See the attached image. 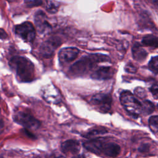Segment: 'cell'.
Here are the masks:
<instances>
[{
    "instance_id": "6da1fadb",
    "label": "cell",
    "mask_w": 158,
    "mask_h": 158,
    "mask_svg": "<svg viewBox=\"0 0 158 158\" xmlns=\"http://www.w3.org/2000/svg\"><path fill=\"white\" fill-rule=\"evenodd\" d=\"M83 146L89 152L96 154H102L109 157H115L120 152V147L118 144L99 138L86 141Z\"/></svg>"
},
{
    "instance_id": "7a4b0ae2",
    "label": "cell",
    "mask_w": 158,
    "mask_h": 158,
    "mask_svg": "<svg viewBox=\"0 0 158 158\" xmlns=\"http://www.w3.org/2000/svg\"><path fill=\"white\" fill-rule=\"evenodd\" d=\"M109 57L103 54H94L88 56H84L70 68V73L75 76H81L89 72L96 63L107 62Z\"/></svg>"
},
{
    "instance_id": "3957f363",
    "label": "cell",
    "mask_w": 158,
    "mask_h": 158,
    "mask_svg": "<svg viewBox=\"0 0 158 158\" xmlns=\"http://www.w3.org/2000/svg\"><path fill=\"white\" fill-rule=\"evenodd\" d=\"M10 67L21 81L29 82L34 78V65L26 57L15 56L10 61Z\"/></svg>"
},
{
    "instance_id": "277c9868",
    "label": "cell",
    "mask_w": 158,
    "mask_h": 158,
    "mask_svg": "<svg viewBox=\"0 0 158 158\" xmlns=\"http://www.w3.org/2000/svg\"><path fill=\"white\" fill-rule=\"evenodd\" d=\"M120 100L124 109L134 116H138L142 112L141 103L134 96L133 94L128 91L120 94Z\"/></svg>"
},
{
    "instance_id": "5b68a950",
    "label": "cell",
    "mask_w": 158,
    "mask_h": 158,
    "mask_svg": "<svg viewBox=\"0 0 158 158\" xmlns=\"http://www.w3.org/2000/svg\"><path fill=\"white\" fill-rule=\"evenodd\" d=\"M14 120L26 128L36 130L40 126V122L38 120L25 112L20 111L16 113L14 117Z\"/></svg>"
},
{
    "instance_id": "8992f818",
    "label": "cell",
    "mask_w": 158,
    "mask_h": 158,
    "mask_svg": "<svg viewBox=\"0 0 158 158\" xmlns=\"http://www.w3.org/2000/svg\"><path fill=\"white\" fill-rule=\"evenodd\" d=\"M15 33L26 42H32L36 36L35 27L30 22H25L16 25Z\"/></svg>"
},
{
    "instance_id": "52a82bcc",
    "label": "cell",
    "mask_w": 158,
    "mask_h": 158,
    "mask_svg": "<svg viewBox=\"0 0 158 158\" xmlns=\"http://www.w3.org/2000/svg\"><path fill=\"white\" fill-rule=\"evenodd\" d=\"M91 103L98 106L101 112H108L111 109L112 98L107 94H96L91 98Z\"/></svg>"
},
{
    "instance_id": "ba28073f",
    "label": "cell",
    "mask_w": 158,
    "mask_h": 158,
    "mask_svg": "<svg viewBox=\"0 0 158 158\" xmlns=\"http://www.w3.org/2000/svg\"><path fill=\"white\" fill-rule=\"evenodd\" d=\"M61 43L60 40L58 38H51L44 43H43L40 48V54L45 57H50L52 56Z\"/></svg>"
},
{
    "instance_id": "9c48e42d",
    "label": "cell",
    "mask_w": 158,
    "mask_h": 158,
    "mask_svg": "<svg viewBox=\"0 0 158 158\" xmlns=\"http://www.w3.org/2000/svg\"><path fill=\"white\" fill-rule=\"evenodd\" d=\"M35 23L38 31L41 34L48 33L51 30V26L47 20V17L44 12L38 10L35 15Z\"/></svg>"
},
{
    "instance_id": "30bf717a",
    "label": "cell",
    "mask_w": 158,
    "mask_h": 158,
    "mask_svg": "<svg viewBox=\"0 0 158 158\" xmlns=\"http://www.w3.org/2000/svg\"><path fill=\"white\" fill-rule=\"evenodd\" d=\"M80 51L75 47L62 48L59 52V60L62 63H69L74 60L78 56Z\"/></svg>"
},
{
    "instance_id": "8fae6325",
    "label": "cell",
    "mask_w": 158,
    "mask_h": 158,
    "mask_svg": "<svg viewBox=\"0 0 158 158\" xmlns=\"http://www.w3.org/2000/svg\"><path fill=\"white\" fill-rule=\"evenodd\" d=\"M81 148L80 143L75 139H69L63 142L61 144V150L64 154H76L78 153Z\"/></svg>"
},
{
    "instance_id": "7c38bea8",
    "label": "cell",
    "mask_w": 158,
    "mask_h": 158,
    "mask_svg": "<svg viewBox=\"0 0 158 158\" xmlns=\"http://www.w3.org/2000/svg\"><path fill=\"white\" fill-rule=\"evenodd\" d=\"M114 70L110 67H101L95 70L91 75V77L96 80H106L112 77Z\"/></svg>"
},
{
    "instance_id": "4fadbf2b",
    "label": "cell",
    "mask_w": 158,
    "mask_h": 158,
    "mask_svg": "<svg viewBox=\"0 0 158 158\" xmlns=\"http://www.w3.org/2000/svg\"><path fill=\"white\" fill-rule=\"evenodd\" d=\"M132 56L135 60L138 62H143L146 59L148 53L139 44L136 43L132 48Z\"/></svg>"
},
{
    "instance_id": "5bb4252c",
    "label": "cell",
    "mask_w": 158,
    "mask_h": 158,
    "mask_svg": "<svg viewBox=\"0 0 158 158\" xmlns=\"http://www.w3.org/2000/svg\"><path fill=\"white\" fill-rule=\"evenodd\" d=\"M141 43L146 46L158 48V37L153 35H148L142 39Z\"/></svg>"
},
{
    "instance_id": "9a60e30c",
    "label": "cell",
    "mask_w": 158,
    "mask_h": 158,
    "mask_svg": "<svg viewBox=\"0 0 158 158\" xmlns=\"http://www.w3.org/2000/svg\"><path fill=\"white\" fill-rule=\"evenodd\" d=\"M142 105V112H144L146 114H151L154 110V105L153 103L148 100L144 101L143 103H141Z\"/></svg>"
},
{
    "instance_id": "2e32d148",
    "label": "cell",
    "mask_w": 158,
    "mask_h": 158,
    "mask_svg": "<svg viewBox=\"0 0 158 158\" xmlns=\"http://www.w3.org/2000/svg\"><path fill=\"white\" fill-rule=\"evenodd\" d=\"M58 7L57 3L52 1H46L45 3L46 10L51 14L56 13L58 10Z\"/></svg>"
},
{
    "instance_id": "e0dca14e",
    "label": "cell",
    "mask_w": 158,
    "mask_h": 158,
    "mask_svg": "<svg viewBox=\"0 0 158 158\" xmlns=\"http://www.w3.org/2000/svg\"><path fill=\"white\" fill-rule=\"evenodd\" d=\"M149 69L155 74H158V56L153 57L148 64Z\"/></svg>"
},
{
    "instance_id": "ac0fdd59",
    "label": "cell",
    "mask_w": 158,
    "mask_h": 158,
    "mask_svg": "<svg viewBox=\"0 0 158 158\" xmlns=\"http://www.w3.org/2000/svg\"><path fill=\"white\" fill-rule=\"evenodd\" d=\"M107 131L105 128H96V129H93L88 131L86 133V136L88 137H92L94 136H96L98 135L101 134H104L107 133Z\"/></svg>"
},
{
    "instance_id": "d6986e66",
    "label": "cell",
    "mask_w": 158,
    "mask_h": 158,
    "mask_svg": "<svg viewBox=\"0 0 158 158\" xmlns=\"http://www.w3.org/2000/svg\"><path fill=\"white\" fill-rule=\"evenodd\" d=\"M149 124L151 128L155 131H158V115L151 116L149 118Z\"/></svg>"
},
{
    "instance_id": "ffe728a7",
    "label": "cell",
    "mask_w": 158,
    "mask_h": 158,
    "mask_svg": "<svg viewBox=\"0 0 158 158\" xmlns=\"http://www.w3.org/2000/svg\"><path fill=\"white\" fill-rule=\"evenodd\" d=\"M24 2L28 7L39 6L43 4L42 0H24Z\"/></svg>"
},
{
    "instance_id": "44dd1931",
    "label": "cell",
    "mask_w": 158,
    "mask_h": 158,
    "mask_svg": "<svg viewBox=\"0 0 158 158\" xmlns=\"http://www.w3.org/2000/svg\"><path fill=\"white\" fill-rule=\"evenodd\" d=\"M135 94L139 98H144L146 96V92L145 89L141 87H137L135 89Z\"/></svg>"
},
{
    "instance_id": "7402d4cb",
    "label": "cell",
    "mask_w": 158,
    "mask_h": 158,
    "mask_svg": "<svg viewBox=\"0 0 158 158\" xmlns=\"http://www.w3.org/2000/svg\"><path fill=\"white\" fill-rule=\"evenodd\" d=\"M125 70L129 73H135L137 71L136 67L132 64H128L125 66Z\"/></svg>"
},
{
    "instance_id": "603a6c76",
    "label": "cell",
    "mask_w": 158,
    "mask_h": 158,
    "mask_svg": "<svg viewBox=\"0 0 158 158\" xmlns=\"http://www.w3.org/2000/svg\"><path fill=\"white\" fill-rule=\"evenodd\" d=\"M149 146L148 144H143L141 145L139 148V151L141 152H147L149 150Z\"/></svg>"
},
{
    "instance_id": "cb8c5ba5",
    "label": "cell",
    "mask_w": 158,
    "mask_h": 158,
    "mask_svg": "<svg viewBox=\"0 0 158 158\" xmlns=\"http://www.w3.org/2000/svg\"><path fill=\"white\" fill-rule=\"evenodd\" d=\"M150 91L152 93L153 95H156L158 94V85H154L150 88Z\"/></svg>"
},
{
    "instance_id": "d4e9b609",
    "label": "cell",
    "mask_w": 158,
    "mask_h": 158,
    "mask_svg": "<svg viewBox=\"0 0 158 158\" xmlns=\"http://www.w3.org/2000/svg\"><path fill=\"white\" fill-rule=\"evenodd\" d=\"M7 37V35L6 32L3 29H0V38L5 39Z\"/></svg>"
},
{
    "instance_id": "484cf974",
    "label": "cell",
    "mask_w": 158,
    "mask_h": 158,
    "mask_svg": "<svg viewBox=\"0 0 158 158\" xmlns=\"http://www.w3.org/2000/svg\"><path fill=\"white\" fill-rule=\"evenodd\" d=\"M4 126V122L2 121V120L0 119V129Z\"/></svg>"
},
{
    "instance_id": "4316f807",
    "label": "cell",
    "mask_w": 158,
    "mask_h": 158,
    "mask_svg": "<svg viewBox=\"0 0 158 158\" xmlns=\"http://www.w3.org/2000/svg\"><path fill=\"white\" fill-rule=\"evenodd\" d=\"M157 110H158V104H157Z\"/></svg>"
},
{
    "instance_id": "83f0119b",
    "label": "cell",
    "mask_w": 158,
    "mask_h": 158,
    "mask_svg": "<svg viewBox=\"0 0 158 158\" xmlns=\"http://www.w3.org/2000/svg\"><path fill=\"white\" fill-rule=\"evenodd\" d=\"M53 158H59V157H53Z\"/></svg>"
},
{
    "instance_id": "f1b7e54d",
    "label": "cell",
    "mask_w": 158,
    "mask_h": 158,
    "mask_svg": "<svg viewBox=\"0 0 158 158\" xmlns=\"http://www.w3.org/2000/svg\"><path fill=\"white\" fill-rule=\"evenodd\" d=\"M7 1H9V0H7Z\"/></svg>"
}]
</instances>
